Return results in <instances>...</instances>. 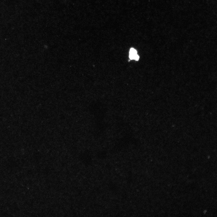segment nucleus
<instances>
[{"mask_svg":"<svg viewBox=\"0 0 217 217\" xmlns=\"http://www.w3.org/2000/svg\"><path fill=\"white\" fill-rule=\"evenodd\" d=\"M137 51L134 48H131L130 51L129 58L131 59H134L136 61L139 60V56L137 55Z\"/></svg>","mask_w":217,"mask_h":217,"instance_id":"nucleus-1","label":"nucleus"}]
</instances>
